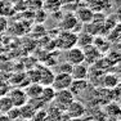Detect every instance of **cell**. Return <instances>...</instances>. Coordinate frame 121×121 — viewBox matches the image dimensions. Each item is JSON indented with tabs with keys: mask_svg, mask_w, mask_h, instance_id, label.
<instances>
[{
	"mask_svg": "<svg viewBox=\"0 0 121 121\" xmlns=\"http://www.w3.org/2000/svg\"><path fill=\"white\" fill-rule=\"evenodd\" d=\"M77 44V34L72 32V31H60V32L57 35V39L54 41V45H56L60 50H66L76 47Z\"/></svg>",
	"mask_w": 121,
	"mask_h": 121,
	"instance_id": "cell-1",
	"label": "cell"
},
{
	"mask_svg": "<svg viewBox=\"0 0 121 121\" xmlns=\"http://www.w3.org/2000/svg\"><path fill=\"white\" fill-rule=\"evenodd\" d=\"M79 26H81V23L77 21L73 12H70L65 13V16H62L60 22L58 23V28H60V31H72V32L77 34Z\"/></svg>",
	"mask_w": 121,
	"mask_h": 121,
	"instance_id": "cell-2",
	"label": "cell"
},
{
	"mask_svg": "<svg viewBox=\"0 0 121 121\" xmlns=\"http://www.w3.org/2000/svg\"><path fill=\"white\" fill-rule=\"evenodd\" d=\"M73 100H75V97L72 95V93H71L68 89H66V90L56 91V97H54L53 102L56 103V107L58 109L66 111V108H67Z\"/></svg>",
	"mask_w": 121,
	"mask_h": 121,
	"instance_id": "cell-3",
	"label": "cell"
},
{
	"mask_svg": "<svg viewBox=\"0 0 121 121\" xmlns=\"http://www.w3.org/2000/svg\"><path fill=\"white\" fill-rule=\"evenodd\" d=\"M84 5L88 7L93 13H103L112 9L111 0H84Z\"/></svg>",
	"mask_w": 121,
	"mask_h": 121,
	"instance_id": "cell-4",
	"label": "cell"
},
{
	"mask_svg": "<svg viewBox=\"0 0 121 121\" xmlns=\"http://www.w3.org/2000/svg\"><path fill=\"white\" fill-rule=\"evenodd\" d=\"M7 95L10 98L13 107H16V108L22 107V106H25L26 103L28 102V98H27V95H26L25 89H21V88H14V89H12V90H10Z\"/></svg>",
	"mask_w": 121,
	"mask_h": 121,
	"instance_id": "cell-5",
	"label": "cell"
},
{
	"mask_svg": "<svg viewBox=\"0 0 121 121\" xmlns=\"http://www.w3.org/2000/svg\"><path fill=\"white\" fill-rule=\"evenodd\" d=\"M72 77L71 75H67V73H56L54 75V79H53V82H52V88L54 89L56 91H59V90H66V89L70 88L71 82H72Z\"/></svg>",
	"mask_w": 121,
	"mask_h": 121,
	"instance_id": "cell-6",
	"label": "cell"
},
{
	"mask_svg": "<svg viewBox=\"0 0 121 121\" xmlns=\"http://www.w3.org/2000/svg\"><path fill=\"white\" fill-rule=\"evenodd\" d=\"M66 113L71 120H77L81 119L82 116L86 113V107L84 106V103L79 102V100H73L67 108H66Z\"/></svg>",
	"mask_w": 121,
	"mask_h": 121,
	"instance_id": "cell-7",
	"label": "cell"
},
{
	"mask_svg": "<svg viewBox=\"0 0 121 121\" xmlns=\"http://www.w3.org/2000/svg\"><path fill=\"white\" fill-rule=\"evenodd\" d=\"M66 58H67L66 62H68L72 66L81 65V63H84V52H82L81 48L73 47L66 52Z\"/></svg>",
	"mask_w": 121,
	"mask_h": 121,
	"instance_id": "cell-8",
	"label": "cell"
},
{
	"mask_svg": "<svg viewBox=\"0 0 121 121\" xmlns=\"http://www.w3.org/2000/svg\"><path fill=\"white\" fill-rule=\"evenodd\" d=\"M84 52V63L85 65H95L98 60H100L102 54L99 53V50L94 47V45H89L82 49Z\"/></svg>",
	"mask_w": 121,
	"mask_h": 121,
	"instance_id": "cell-9",
	"label": "cell"
},
{
	"mask_svg": "<svg viewBox=\"0 0 121 121\" xmlns=\"http://www.w3.org/2000/svg\"><path fill=\"white\" fill-rule=\"evenodd\" d=\"M73 14L76 16L77 21H79L80 23H86V25L90 23V22L93 21V17H94V13L91 12L88 7H85L84 4L79 5V7L75 9Z\"/></svg>",
	"mask_w": 121,
	"mask_h": 121,
	"instance_id": "cell-10",
	"label": "cell"
},
{
	"mask_svg": "<svg viewBox=\"0 0 121 121\" xmlns=\"http://www.w3.org/2000/svg\"><path fill=\"white\" fill-rule=\"evenodd\" d=\"M36 71L39 73V84L43 86H50L54 79L53 71L49 70L48 67H44V66H40V67L37 66Z\"/></svg>",
	"mask_w": 121,
	"mask_h": 121,
	"instance_id": "cell-11",
	"label": "cell"
},
{
	"mask_svg": "<svg viewBox=\"0 0 121 121\" xmlns=\"http://www.w3.org/2000/svg\"><path fill=\"white\" fill-rule=\"evenodd\" d=\"M71 77L73 80H88L89 77V66L85 63L73 66L72 72H71Z\"/></svg>",
	"mask_w": 121,
	"mask_h": 121,
	"instance_id": "cell-12",
	"label": "cell"
},
{
	"mask_svg": "<svg viewBox=\"0 0 121 121\" xmlns=\"http://www.w3.org/2000/svg\"><path fill=\"white\" fill-rule=\"evenodd\" d=\"M103 113L107 119H119L120 117V104L119 102H108L103 107Z\"/></svg>",
	"mask_w": 121,
	"mask_h": 121,
	"instance_id": "cell-13",
	"label": "cell"
},
{
	"mask_svg": "<svg viewBox=\"0 0 121 121\" xmlns=\"http://www.w3.org/2000/svg\"><path fill=\"white\" fill-rule=\"evenodd\" d=\"M88 86H89L88 80H72L68 90L72 93L73 97H76V95H80L82 91H85L88 89Z\"/></svg>",
	"mask_w": 121,
	"mask_h": 121,
	"instance_id": "cell-14",
	"label": "cell"
},
{
	"mask_svg": "<svg viewBox=\"0 0 121 121\" xmlns=\"http://www.w3.org/2000/svg\"><path fill=\"white\" fill-rule=\"evenodd\" d=\"M103 86H104V89H113V88H117V86H120V79H119V75L117 73H106L104 76H103Z\"/></svg>",
	"mask_w": 121,
	"mask_h": 121,
	"instance_id": "cell-15",
	"label": "cell"
},
{
	"mask_svg": "<svg viewBox=\"0 0 121 121\" xmlns=\"http://www.w3.org/2000/svg\"><path fill=\"white\" fill-rule=\"evenodd\" d=\"M60 8H62V3H60V0H43V8L41 9L44 10V12H47L48 14H53L56 12H58L60 10Z\"/></svg>",
	"mask_w": 121,
	"mask_h": 121,
	"instance_id": "cell-16",
	"label": "cell"
},
{
	"mask_svg": "<svg viewBox=\"0 0 121 121\" xmlns=\"http://www.w3.org/2000/svg\"><path fill=\"white\" fill-rule=\"evenodd\" d=\"M43 88H44V86L40 85V84L31 82V84L25 89L26 95H27L28 99H36V98H40V95H41V91H43Z\"/></svg>",
	"mask_w": 121,
	"mask_h": 121,
	"instance_id": "cell-17",
	"label": "cell"
},
{
	"mask_svg": "<svg viewBox=\"0 0 121 121\" xmlns=\"http://www.w3.org/2000/svg\"><path fill=\"white\" fill-rule=\"evenodd\" d=\"M18 111H19V119H22V120H32V117H34V115H35L36 109L27 102L25 106L19 107Z\"/></svg>",
	"mask_w": 121,
	"mask_h": 121,
	"instance_id": "cell-18",
	"label": "cell"
},
{
	"mask_svg": "<svg viewBox=\"0 0 121 121\" xmlns=\"http://www.w3.org/2000/svg\"><path fill=\"white\" fill-rule=\"evenodd\" d=\"M93 39H94V36H91L90 34H88L86 31L82 32V34H77V44H76V47L84 49L86 47H89V45H93Z\"/></svg>",
	"mask_w": 121,
	"mask_h": 121,
	"instance_id": "cell-19",
	"label": "cell"
},
{
	"mask_svg": "<svg viewBox=\"0 0 121 121\" xmlns=\"http://www.w3.org/2000/svg\"><path fill=\"white\" fill-rule=\"evenodd\" d=\"M54 97H56V90L50 86H44L43 88V91H41V95H40V99L48 104V103H52L54 100Z\"/></svg>",
	"mask_w": 121,
	"mask_h": 121,
	"instance_id": "cell-20",
	"label": "cell"
},
{
	"mask_svg": "<svg viewBox=\"0 0 121 121\" xmlns=\"http://www.w3.org/2000/svg\"><path fill=\"white\" fill-rule=\"evenodd\" d=\"M12 108H13L12 100H10V98L8 97L7 94H5V95H1V97H0V113L7 115Z\"/></svg>",
	"mask_w": 121,
	"mask_h": 121,
	"instance_id": "cell-21",
	"label": "cell"
},
{
	"mask_svg": "<svg viewBox=\"0 0 121 121\" xmlns=\"http://www.w3.org/2000/svg\"><path fill=\"white\" fill-rule=\"evenodd\" d=\"M14 13V8L13 4L5 1V0H0V17H5V16H12Z\"/></svg>",
	"mask_w": 121,
	"mask_h": 121,
	"instance_id": "cell-22",
	"label": "cell"
},
{
	"mask_svg": "<svg viewBox=\"0 0 121 121\" xmlns=\"http://www.w3.org/2000/svg\"><path fill=\"white\" fill-rule=\"evenodd\" d=\"M26 4V9H34V10H39L43 8V0H25Z\"/></svg>",
	"mask_w": 121,
	"mask_h": 121,
	"instance_id": "cell-23",
	"label": "cell"
},
{
	"mask_svg": "<svg viewBox=\"0 0 121 121\" xmlns=\"http://www.w3.org/2000/svg\"><path fill=\"white\" fill-rule=\"evenodd\" d=\"M119 39H120V25H116L111 30V32H109V36H108L107 41L117 43V41H119Z\"/></svg>",
	"mask_w": 121,
	"mask_h": 121,
	"instance_id": "cell-24",
	"label": "cell"
},
{
	"mask_svg": "<svg viewBox=\"0 0 121 121\" xmlns=\"http://www.w3.org/2000/svg\"><path fill=\"white\" fill-rule=\"evenodd\" d=\"M72 68H73L72 65H70L68 62H63V63H60V65L58 66V72L71 75V72H72Z\"/></svg>",
	"mask_w": 121,
	"mask_h": 121,
	"instance_id": "cell-25",
	"label": "cell"
},
{
	"mask_svg": "<svg viewBox=\"0 0 121 121\" xmlns=\"http://www.w3.org/2000/svg\"><path fill=\"white\" fill-rule=\"evenodd\" d=\"M7 116L9 117L12 121H17V120H19V111H18V108H16V107H13L12 109H10L9 112L7 113Z\"/></svg>",
	"mask_w": 121,
	"mask_h": 121,
	"instance_id": "cell-26",
	"label": "cell"
},
{
	"mask_svg": "<svg viewBox=\"0 0 121 121\" xmlns=\"http://www.w3.org/2000/svg\"><path fill=\"white\" fill-rule=\"evenodd\" d=\"M80 1L81 0H60V3H62V7L63 5H73L75 8H77L80 5Z\"/></svg>",
	"mask_w": 121,
	"mask_h": 121,
	"instance_id": "cell-27",
	"label": "cell"
},
{
	"mask_svg": "<svg viewBox=\"0 0 121 121\" xmlns=\"http://www.w3.org/2000/svg\"><path fill=\"white\" fill-rule=\"evenodd\" d=\"M0 121H12L9 119V117L7 116V115H4V113H0Z\"/></svg>",
	"mask_w": 121,
	"mask_h": 121,
	"instance_id": "cell-28",
	"label": "cell"
},
{
	"mask_svg": "<svg viewBox=\"0 0 121 121\" xmlns=\"http://www.w3.org/2000/svg\"><path fill=\"white\" fill-rule=\"evenodd\" d=\"M5 1L10 3V4H14V3H16V1H18V0H5Z\"/></svg>",
	"mask_w": 121,
	"mask_h": 121,
	"instance_id": "cell-29",
	"label": "cell"
},
{
	"mask_svg": "<svg viewBox=\"0 0 121 121\" xmlns=\"http://www.w3.org/2000/svg\"><path fill=\"white\" fill-rule=\"evenodd\" d=\"M106 121H119V119H107Z\"/></svg>",
	"mask_w": 121,
	"mask_h": 121,
	"instance_id": "cell-30",
	"label": "cell"
},
{
	"mask_svg": "<svg viewBox=\"0 0 121 121\" xmlns=\"http://www.w3.org/2000/svg\"><path fill=\"white\" fill-rule=\"evenodd\" d=\"M17 121H32V120H22V119H19V120H17Z\"/></svg>",
	"mask_w": 121,
	"mask_h": 121,
	"instance_id": "cell-31",
	"label": "cell"
},
{
	"mask_svg": "<svg viewBox=\"0 0 121 121\" xmlns=\"http://www.w3.org/2000/svg\"><path fill=\"white\" fill-rule=\"evenodd\" d=\"M90 121H94V120H90Z\"/></svg>",
	"mask_w": 121,
	"mask_h": 121,
	"instance_id": "cell-32",
	"label": "cell"
}]
</instances>
